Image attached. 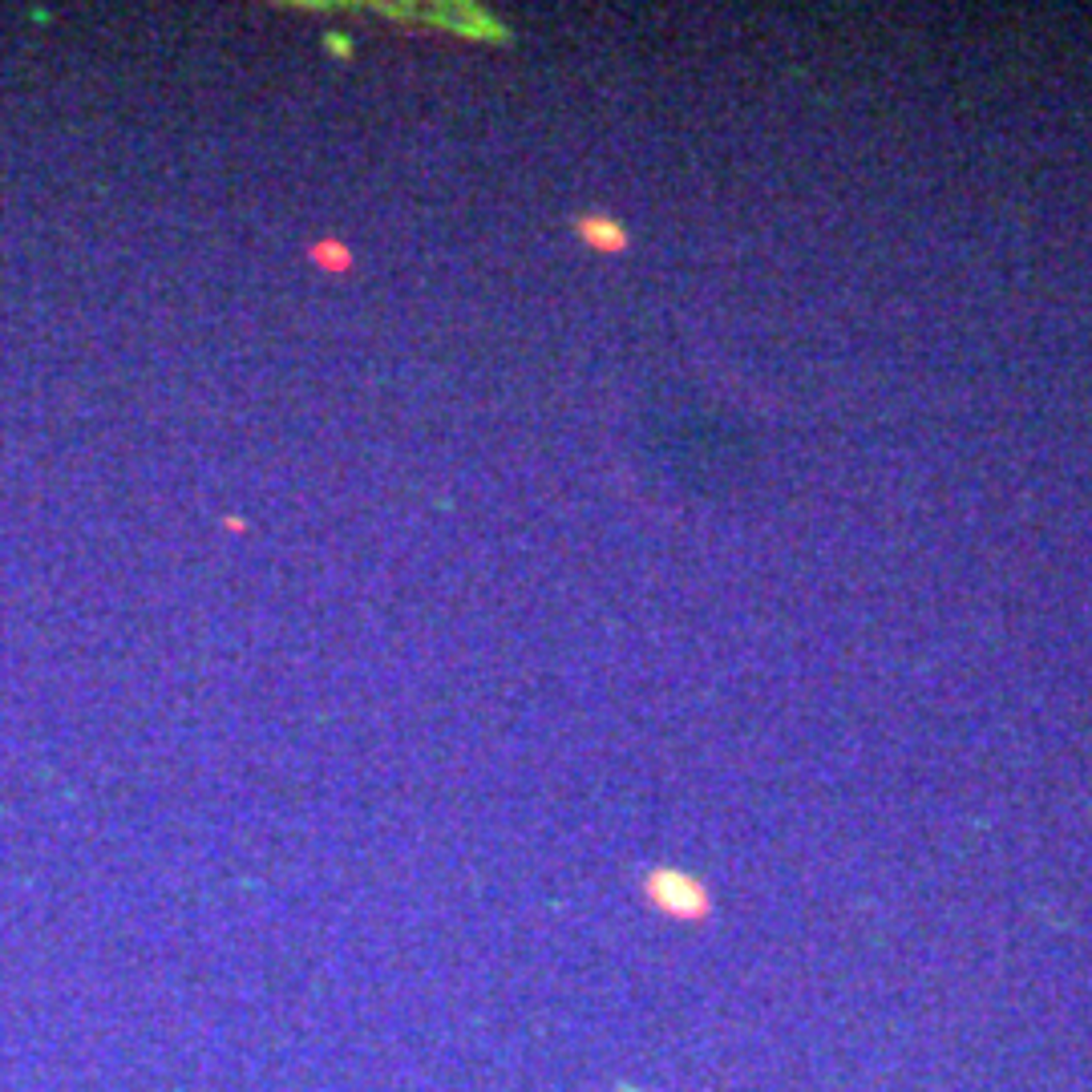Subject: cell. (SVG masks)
<instances>
[{"label": "cell", "instance_id": "1", "mask_svg": "<svg viewBox=\"0 0 1092 1092\" xmlns=\"http://www.w3.org/2000/svg\"><path fill=\"white\" fill-rule=\"evenodd\" d=\"M579 235L587 239L591 247H603V251H619L628 239H623V231L611 223L607 215H591V219H579Z\"/></svg>", "mask_w": 1092, "mask_h": 1092}]
</instances>
